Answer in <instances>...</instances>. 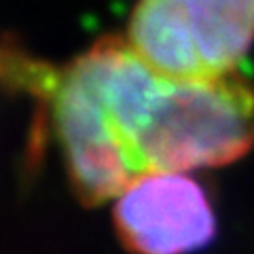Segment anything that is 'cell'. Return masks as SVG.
<instances>
[{"label": "cell", "instance_id": "1", "mask_svg": "<svg viewBox=\"0 0 254 254\" xmlns=\"http://www.w3.org/2000/svg\"><path fill=\"white\" fill-rule=\"evenodd\" d=\"M76 62L138 176L225 165L254 146V89L242 74L170 76L117 36L98 41Z\"/></svg>", "mask_w": 254, "mask_h": 254}, {"label": "cell", "instance_id": "2", "mask_svg": "<svg viewBox=\"0 0 254 254\" xmlns=\"http://www.w3.org/2000/svg\"><path fill=\"white\" fill-rule=\"evenodd\" d=\"M127 34L133 51L163 74H231L254 41V0H138Z\"/></svg>", "mask_w": 254, "mask_h": 254}, {"label": "cell", "instance_id": "3", "mask_svg": "<svg viewBox=\"0 0 254 254\" xmlns=\"http://www.w3.org/2000/svg\"><path fill=\"white\" fill-rule=\"evenodd\" d=\"M119 240L133 254H195L214 242L218 220L199 180L187 172H144L115 203Z\"/></svg>", "mask_w": 254, "mask_h": 254}, {"label": "cell", "instance_id": "4", "mask_svg": "<svg viewBox=\"0 0 254 254\" xmlns=\"http://www.w3.org/2000/svg\"><path fill=\"white\" fill-rule=\"evenodd\" d=\"M51 100L70 182L78 199L95 205L119 197L138 172L76 60L60 72Z\"/></svg>", "mask_w": 254, "mask_h": 254}]
</instances>
